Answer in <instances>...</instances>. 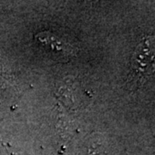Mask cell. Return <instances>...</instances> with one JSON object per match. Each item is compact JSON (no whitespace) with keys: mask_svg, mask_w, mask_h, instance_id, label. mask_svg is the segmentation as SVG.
Masks as SVG:
<instances>
[{"mask_svg":"<svg viewBox=\"0 0 155 155\" xmlns=\"http://www.w3.org/2000/svg\"><path fill=\"white\" fill-rule=\"evenodd\" d=\"M154 43L153 37H144L132 54L125 85L129 91H136L153 75Z\"/></svg>","mask_w":155,"mask_h":155,"instance_id":"cell-1","label":"cell"},{"mask_svg":"<svg viewBox=\"0 0 155 155\" xmlns=\"http://www.w3.org/2000/svg\"><path fill=\"white\" fill-rule=\"evenodd\" d=\"M35 38L44 49L57 61L65 62L76 55L77 48L67 37L46 31L36 35Z\"/></svg>","mask_w":155,"mask_h":155,"instance_id":"cell-2","label":"cell"}]
</instances>
